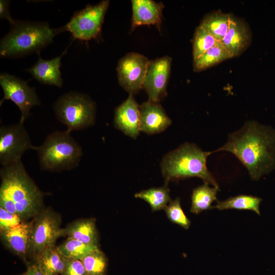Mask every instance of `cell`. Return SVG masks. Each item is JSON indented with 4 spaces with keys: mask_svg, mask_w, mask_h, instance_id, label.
Segmentation results:
<instances>
[{
    "mask_svg": "<svg viewBox=\"0 0 275 275\" xmlns=\"http://www.w3.org/2000/svg\"><path fill=\"white\" fill-rule=\"evenodd\" d=\"M64 233L68 237L85 244L98 246V236L94 218L75 221L64 229Z\"/></svg>",
    "mask_w": 275,
    "mask_h": 275,
    "instance_id": "cell-19",
    "label": "cell"
},
{
    "mask_svg": "<svg viewBox=\"0 0 275 275\" xmlns=\"http://www.w3.org/2000/svg\"><path fill=\"white\" fill-rule=\"evenodd\" d=\"M231 16L220 11H215L206 15L200 25L221 42L229 30Z\"/></svg>",
    "mask_w": 275,
    "mask_h": 275,
    "instance_id": "cell-20",
    "label": "cell"
},
{
    "mask_svg": "<svg viewBox=\"0 0 275 275\" xmlns=\"http://www.w3.org/2000/svg\"><path fill=\"white\" fill-rule=\"evenodd\" d=\"M171 63L168 56L150 61L143 85L149 100L159 102L166 95Z\"/></svg>",
    "mask_w": 275,
    "mask_h": 275,
    "instance_id": "cell-12",
    "label": "cell"
},
{
    "mask_svg": "<svg viewBox=\"0 0 275 275\" xmlns=\"http://www.w3.org/2000/svg\"><path fill=\"white\" fill-rule=\"evenodd\" d=\"M26 275H44L38 264L35 262L28 267Z\"/></svg>",
    "mask_w": 275,
    "mask_h": 275,
    "instance_id": "cell-33",
    "label": "cell"
},
{
    "mask_svg": "<svg viewBox=\"0 0 275 275\" xmlns=\"http://www.w3.org/2000/svg\"><path fill=\"white\" fill-rule=\"evenodd\" d=\"M149 62L145 56L136 52L126 54L118 62L119 82L129 94L133 95L143 88Z\"/></svg>",
    "mask_w": 275,
    "mask_h": 275,
    "instance_id": "cell-11",
    "label": "cell"
},
{
    "mask_svg": "<svg viewBox=\"0 0 275 275\" xmlns=\"http://www.w3.org/2000/svg\"><path fill=\"white\" fill-rule=\"evenodd\" d=\"M222 151L234 155L251 178L257 180L275 167V129L256 121H246L240 129L229 134L223 146L211 153Z\"/></svg>",
    "mask_w": 275,
    "mask_h": 275,
    "instance_id": "cell-1",
    "label": "cell"
},
{
    "mask_svg": "<svg viewBox=\"0 0 275 275\" xmlns=\"http://www.w3.org/2000/svg\"><path fill=\"white\" fill-rule=\"evenodd\" d=\"M60 254L64 258L81 260L91 252L99 249L98 246L85 244L77 240L68 238L57 247Z\"/></svg>",
    "mask_w": 275,
    "mask_h": 275,
    "instance_id": "cell-26",
    "label": "cell"
},
{
    "mask_svg": "<svg viewBox=\"0 0 275 275\" xmlns=\"http://www.w3.org/2000/svg\"><path fill=\"white\" fill-rule=\"evenodd\" d=\"M60 32V28L51 29L46 22L16 20L1 40V56L17 58L38 52Z\"/></svg>",
    "mask_w": 275,
    "mask_h": 275,
    "instance_id": "cell-4",
    "label": "cell"
},
{
    "mask_svg": "<svg viewBox=\"0 0 275 275\" xmlns=\"http://www.w3.org/2000/svg\"><path fill=\"white\" fill-rule=\"evenodd\" d=\"M252 35L247 23L242 19L231 16L229 30L221 41L231 57L240 55L251 44Z\"/></svg>",
    "mask_w": 275,
    "mask_h": 275,
    "instance_id": "cell-15",
    "label": "cell"
},
{
    "mask_svg": "<svg viewBox=\"0 0 275 275\" xmlns=\"http://www.w3.org/2000/svg\"><path fill=\"white\" fill-rule=\"evenodd\" d=\"M9 5V1H0V18L1 19H7L11 25H12L15 23L16 20L13 19L10 15Z\"/></svg>",
    "mask_w": 275,
    "mask_h": 275,
    "instance_id": "cell-32",
    "label": "cell"
},
{
    "mask_svg": "<svg viewBox=\"0 0 275 275\" xmlns=\"http://www.w3.org/2000/svg\"><path fill=\"white\" fill-rule=\"evenodd\" d=\"M65 268L61 275H86L82 261L79 259L65 258Z\"/></svg>",
    "mask_w": 275,
    "mask_h": 275,
    "instance_id": "cell-31",
    "label": "cell"
},
{
    "mask_svg": "<svg viewBox=\"0 0 275 275\" xmlns=\"http://www.w3.org/2000/svg\"><path fill=\"white\" fill-rule=\"evenodd\" d=\"M262 199L251 196L240 195L228 198L222 201H217L216 204L211 206L219 210L236 209L239 210H250L260 215V205Z\"/></svg>",
    "mask_w": 275,
    "mask_h": 275,
    "instance_id": "cell-23",
    "label": "cell"
},
{
    "mask_svg": "<svg viewBox=\"0 0 275 275\" xmlns=\"http://www.w3.org/2000/svg\"><path fill=\"white\" fill-rule=\"evenodd\" d=\"M33 221H23L18 225L1 232L5 245L24 261L29 254Z\"/></svg>",
    "mask_w": 275,
    "mask_h": 275,
    "instance_id": "cell-16",
    "label": "cell"
},
{
    "mask_svg": "<svg viewBox=\"0 0 275 275\" xmlns=\"http://www.w3.org/2000/svg\"><path fill=\"white\" fill-rule=\"evenodd\" d=\"M30 136L20 122L0 127V163L6 166L21 161L23 153L30 149H36Z\"/></svg>",
    "mask_w": 275,
    "mask_h": 275,
    "instance_id": "cell-9",
    "label": "cell"
},
{
    "mask_svg": "<svg viewBox=\"0 0 275 275\" xmlns=\"http://www.w3.org/2000/svg\"><path fill=\"white\" fill-rule=\"evenodd\" d=\"M0 85L4 94L1 105L5 100L13 101L21 112L19 122L23 124L29 117L32 108L41 104L35 89L21 79L6 73L1 74Z\"/></svg>",
    "mask_w": 275,
    "mask_h": 275,
    "instance_id": "cell-10",
    "label": "cell"
},
{
    "mask_svg": "<svg viewBox=\"0 0 275 275\" xmlns=\"http://www.w3.org/2000/svg\"><path fill=\"white\" fill-rule=\"evenodd\" d=\"M23 221L16 214L12 213L0 207V231L1 232L13 228Z\"/></svg>",
    "mask_w": 275,
    "mask_h": 275,
    "instance_id": "cell-30",
    "label": "cell"
},
{
    "mask_svg": "<svg viewBox=\"0 0 275 275\" xmlns=\"http://www.w3.org/2000/svg\"><path fill=\"white\" fill-rule=\"evenodd\" d=\"M219 41L200 25L196 28L193 41V56L195 61Z\"/></svg>",
    "mask_w": 275,
    "mask_h": 275,
    "instance_id": "cell-28",
    "label": "cell"
},
{
    "mask_svg": "<svg viewBox=\"0 0 275 275\" xmlns=\"http://www.w3.org/2000/svg\"><path fill=\"white\" fill-rule=\"evenodd\" d=\"M36 150L41 169L50 172L76 168L82 155L81 147L67 130L49 134Z\"/></svg>",
    "mask_w": 275,
    "mask_h": 275,
    "instance_id": "cell-5",
    "label": "cell"
},
{
    "mask_svg": "<svg viewBox=\"0 0 275 275\" xmlns=\"http://www.w3.org/2000/svg\"><path fill=\"white\" fill-rule=\"evenodd\" d=\"M109 1L104 0L94 5L87 6L76 12L61 32L67 31L73 37L82 41L96 38L99 34Z\"/></svg>",
    "mask_w": 275,
    "mask_h": 275,
    "instance_id": "cell-7",
    "label": "cell"
},
{
    "mask_svg": "<svg viewBox=\"0 0 275 275\" xmlns=\"http://www.w3.org/2000/svg\"><path fill=\"white\" fill-rule=\"evenodd\" d=\"M62 54L49 60L40 57L37 62L26 70L40 83L61 87L63 79L60 70Z\"/></svg>",
    "mask_w": 275,
    "mask_h": 275,
    "instance_id": "cell-18",
    "label": "cell"
},
{
    "mask_svg": "<svg viewBox=\"0 0 275 275\" xmlns=\"http://www.w3.org/2000/svg\"><path fill=\"white\" fill-rule=\"evenodd\" d=\"M36 259L44 275L61 274L65 268V258L54 246L43 251Z\"/></svg>",
    "mask_w": 275,
    "mask_h": 275,
    "instance_id": "cell-21",
    "label": "cell"
},
{
    "mask_svg": "<svg viewBox=\"0 0 275 275\" xmlns=\"http://www.w3.org/2000/svg\"><path fill=\"white\" fill-rule=\"evenodd\" d=\"M33 221L29 254L36 258L43 251L54 246L57 239L65 233L59 215L51 209H42Z\"/></svg>",
    "mask_w": 275,
    "mask_h": 275,
    "instance_id": "cell-8",
    "label": "cell"
},
{
    "mask_svg": "<svg viewBox=\"0 0 275 275\" xmlns=\"http://www.w3.org/2000/svg\"><path fill=\"white\" fill-rule=\"evenodd\" d=\"M0 207L23 221L42 210L43 193L26 172L21 160L0 170Z\"/></svg>",
    "mask_w": 275,
    "mask_h": 275,
    "instance_id": "cell-2",
    "label": "cell"
},
{
    "mask_svg": "<svg viewBox=\"0 0 275 275\" xmlns=\"http://www.w3.org/2000/svg\"><path fill=\"white\" fill-rule=\"evenodd\" d=\"M80 260L84 266L86 275H105L107 259L99 249L91 252Z\"/></svg>",
    "mask_w": 275,
    "mask_h": 275,
    "instance_id": "cell-27",
    "label": "cell"
},
{
    "mask_svg": "<svg viewBox=\"0 0 275 275\" xmlns=\"http://www.w3.org/2000/svg\"><path fill=\"white\" fill-rule=\"evenodd\" d=\"M219 188L204 183L195 188L191 195L190 212L199 214L203 211L211 208V204L217 200V194Z\"/></svg>",
    "mask_w": 275,
    "mask_h": 275,
    "instance_id": "cell-22",
    "label": "cell"
},
{
    "mask_svg": "<svg viewBox=\"0 0 275 275\" xmlns=\"http://www.w3.org/2000/svg\"><path fill=\"white\" fill-rule=\"evenodd\" d=\"M211 152L203 151L195 144L185 143L164 155L161 160V173L166 182L198 177L204 183L219 188L208 170L207 159Z\"/></svg>",
    "mask_w": 275,
    "mask_h": 275,
    "instance_id": "cell-3",
    "label": "cell"
},
{
    "mask_svg": "<svg viewBox=\"0 0 275 275\" xmlns=\"http://www.w3.org/2000/svg\"><path fill=\"white\" fill-rule=\"evenodd\" d=\"M163 210L171 222L185 229L189 228L191 222L183 212L179 198L171 201Z\"/></svg>",
    "mask_w": 275,
    "mask_h": 275,
    "instance_id": "cell-29",
    "label": "cell"
},
{
    "mask_svg": "<svg viewBox=\"0 0 275 275\" xmlns=\"http://www.w3.org/2000/svg\"><path fill=\"white\" fill-rule=\"evenodd\" d=\"M140 105L133 95L128 98L115 111V127L126 135L135 139L140 134Z\"/></svg>",
    "mask_w": 275,
    "mask_h": 275,
    "instance_id": "cell-13",
    "label": "cell"
},
{
    "mask_svg": "<svg viewBox=\"0 0 275 275\" xmlns=\"http://www.w3.org/2000/svg\"><path fill=\"white\" fill-rule=\"evenodd\" d=\"M132 29L142 25H155L161 22L163 6L152 0H132Z\"/></svg>",
    "mask_w": 275,
    "mask_h": 275,
    "instance_id": "cell-17",
    "label": "cell"
},
{
    "mask_svg": "<svg viewBox=\"0 0 275 275\" xmlns=\"http://www.w3.org/2000/svg\"><path fill=\"white\" fill-rule=\"evenodd\" d=\"M139 107L140 131L148 134L158 133L172 124V120L158 102L148 100Z\"/></svg>",
    "mask_w": 275,
    "mask_h": 275,
    "instance_id": "cell-14",
    "label": "cell"
},
{
    "mask_svg": "<svg viewBox=\"0 0 275 275\" xmlns=\"http://www.w3.org/2000/svg\"><path fill=\"white\" fill-rule=\"evenodd\" d=\"M20 275H26V272H24V273H22V274H20Z\"/></svg>",
    "mask_w": 275,
    "mask_h": 275,
    "instance_id": "cell-34",
    "label": "cell"
},
{
    "mask_svg": "<svg viewBox=\"0 0 275 275\" xmlns=\"http://www.w3.org/2000/svg\"><path fill=\"white\" fill-rule=\"evenodd\" d=\"M53 109L57 119L69 132L85 129L95 123L96 105L86 94L66 93L57 100Z\"/></svg>",
    "mask_w": 275,
    "mask_h": 275,
    "instance_id": "cell-6",
    "label": "cell"
},
{
    "mask_svg": "<svg viewBox=\"0 0 275 275\" xmlns=\"http://www.w3.org/2000/svg\"><path fill=\"white\" fill-rule=\"evenodd\" d=\"M230 58L229 52L219 42L194 61V70L199 72Z\"/></svg>",
    "mask_w": 275,
    "mask_h": 275,
    "instance_id": "cell-25",
    "label": "cell"
},
{
    "mask_svg": "<svg viewBox=\"0 0 275 275\" xmlns=\"http://www.w3.org/2000/svg\"><path fill=\"white\" fill-rule=\"evenodd\" d=\"M168 184L165 182L161 187L142 190L135 194L134 197L147 202L153 211L164 209L172 201Z\"/></svg>",
    "mask_w": 275,
    "mask_h": 275,
    "instance_id": "cell-24",
    "label": "cell"
}]
</instances>
